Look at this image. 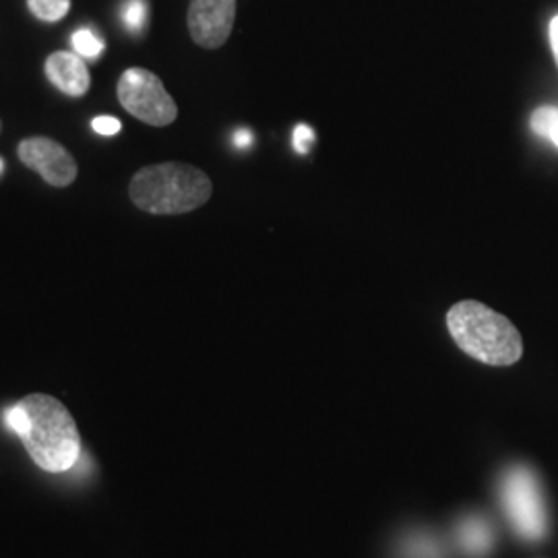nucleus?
Wrapping results in <instances>:
<instances>
[{
    "instance_id": "obj_9",
    "label": "nucleus",
    "mask_w": 558,
    "mask_h": 558,
    "mask_svg": "<svg viewBox=\"0 0 558 558\" xmlns=\"http://www.w3.org/2000/svg\"><path fill=\"white\" fill-rule=\"evenodd\" d=\"M459 542L463 546L465 553H470L472 557H482L493 548L495 534L493 527L486 519L468 518L458 530Z\"/></svg>"
},
{
    "instance_id": "obj_17",
    "label": "nucleus",
    "mask_w": 558,
    "mask_h": 558,
    "mask_svg": "<svg viewBox=\"0 0 558 558\" xmlns=\"http://www.w3.org/2000/svg\"><path fill=\"white\" fill-rule=\"evenodd\" d=\"M251 141H253V135H251V131H246V129H242V131H236V133H234V143H236L239 147H246V145H251Z\"/></svg>"
},
{
    "instance_id": "obj_15",
    "label": "nucleus",
    "mask_w": 558,
    "mask_h": 558,
    "mask_svg": "<svg viewBox=\"0 0 558 558\" xmlns=\"http://www.w3.org/2000/svg\"><path fill=\"white\" fill-rule=\"evenodd\" d=\"M92 126H94L96 133H100L104 137H112V135L120 133V126H122V124H120V120L114 119V117H98V119H94Z\"/></svg>"
},
{
    "instance_id": "obj_1",
    "label": "nucleus",
    "mask_w": 558,
    "mask_h": 558,
    "mask_svg": "<svg viewBox=\"0 0 558 558\" xmlns=\"http://www.w3.org/2000/svg\"><path fill=\"white\" fill-rule=\"evenodd\" d=\"M7 422L44 472L64 474L80 461V428L59 399L29 393L7 412Z\"/></svg>"
},
{
    "instance_id": "obj_10",
    "label": "nucleus",
    "mask_w": 558,
    "mask_h": 558,
    "mask_svg": "<svg viewBox=\"0 0 558 558\" xmlns=\"http://www.w3.org/2000/svg\"><path fill=\"white\" fill-rule=\"evenodd\" d=\"M27 7L34 17L44 23H57L69 15L71 0H27Z\"/></svg>"
},
{
    "instance_id": "obj_2",
    "label": "nucleus",
    "mask_w": 558,
    "mask_h": 558,
    "mask_svg": "<svg viewBox=\"0 0 558 558\" xmlns=\"http://www.w3.org/2000/svg\"><path fill=\"white\" fill-rule=\"evenodd\" d=\"M211 179L191 163L163 161L141 168L129 184V195L141 211L154 216H180L211 199Z\"/></svg>"
},
{
    "instance_id": "obj_3",
    "label": "nucleus",
    "mask_w": 558,
    "mask_h": 558,
    "mask_svg": "<svg viewBox=\"0 0 558 558\" xmlns=\"http://www.w3.org/2000/svg\"><path fill=\"white\" fill-rule=\"evenodd\" d=\"M447 327L461 352L490 366H511L523 354L518 327L490 306L461 300L447 313Z\"/></svg>"
},
{
    "instance_id": "obj_6",
    "label": "nucleus",
    "mask_w": 558,
    "mask_h": 558,
    "mask_svg": "<svg viewBox=\"0 0 558 558\" xmlns=\"http://www.w3.org/2000/svg\"><path fill=\"white\" fill-rule=\"evenodd\" d=\"M17 156L27 168L36 170L41 179L57 189L73 184L80 174L73 154L64 145H60L59 141L50 137H29L21 141Z\"/></svg>"
},
{
    "instance_id": "obj_12",
    "label": "nucleus",
    "mask_w": 558,
    "mask_h": 558,
    "mask_svg": "<svg viewBox=\"0 0 558 558\" xmlns=\"http://www.w3.org/2000/svg\"><path fill=\"white\" fill-rule=\"evenodd\" d=\"M147 17H149V9L145 0H129L122 9V20L133 32H141L147 23Z\"/></svg>"
},
{
    "instance_id": "obj_18",
    "label": "nucleus",
    "mask_w": 558,
    "mask_h": 558,
    "mask_svg": "<svg viewBox=\"0 0 558 558\" xmlns=\"http://www.w3.org/2000/svg\"><path fill=\"white\" fill-rule=\"evenodd\" d=\"M548 140L553 141V143L558 147V122L555 124V129L550 131V137H548Z\"/></svg>"
},
{
    "instance_id": "obj_16",
    "label": "nucleus",
    "mask_w": 558,
    "mask_h": 558,
    "mask_svg": "<svg viewBox=\"0 0 558 558\" xmlns=\"http://www.w3.org/2000/svg\"><path fill=\"white\" fill-rule=\"evenodd\" d=\"M550 46H553V52H555L558 64V17H555L550 23Z\"/></svg>"
},
{
    "instance_id": "obj_4",
    "label": "nucleus",
    "mask_w": 558,
    "mask_h": 558,
    "mask_svg": "<svg viewBox=\"0 0 558 558\" xmlns=\"http://www.w3.org/2000/svg\"><path fill=\"white\" fill-rule=\"evenodd\" d=\"M500 502L521 538L539 539L548 532L546 500L536 474L525 465H513L500 480Z\"/></svg>"
},
{
    "instance_id": "obj_8",
    "label": "nucleus",
    "mask_w": 558,
    "mask_h": 558,
    "mask_svg": "<svg viewBox=\"0 0 558 558\" xmlns=\"http://www.w3.org/2000/svg\"><path fill=\"white\" fill-rule=\"evenodd\" d=\"M46 77L64 96L81 98L89 92L92 75L77 52H54L46 59Z\"/></svg>"
},
{
    "instance_id": "obj_5",
    "label": "nucleus",
    "mask_w": 558,
    "mask_h": 558,
    "mask_svg": "<svg viewBox=\"0 0 558 558\" xmlns=\"http://www.w3.org/2000/svg\"><path fill=\"white\" fill-rule=\"evenodd\" d=\"M120 106L149 126H168L179 117V106L160 77L147 69H126L117 87Z\"/></svg>"
},
{
    "instance_id": "obj_13",
    "label": "nucleus",
    "mask_w": 558,
    "mask_h": 558,
    "mask_svg": "<svg viewBox=\"0 0 558 558\" xmlns=\"http://www.w3.org/2000/svg\"><path fill=\"white\" fill-rule=\"evenodd\" d=\"M557 108L544 106V108H538V110L534 112V117H532V131H534L536 135H539V137L548 140V137H550V131L555 129V124H557Z\"/></svg>"
},
{
    "instance_id": "obj_19",
    "label": "nucleus",
    "mask_w": 558,
    "mask_h": 558,
    "mask_svg": "<svg viewBox=\"0 0 558 558\" xmlns=\"http://www.w3.org/2000/svg\"><path fill=\"white\" fill-rule=\"evenodd\" d=\"M0 170H2V160H0Z\"/></svg>"
},
{
    "instance_id": "obj_14",
    "label": "nucleus",
    "mask_w": 558,
    "mask_h": 558,
    "mask_svg": "<svg viewBox=\"0 0 558 558\" xmlns=\"http://www.w3.org/2000/svg\"><path fill=\"white\" fill-rule=\"evenodd\" d=\"M315 143V131L308 124H299L294 129V149L299 154H308Z\"/></svg>"
},
{
    "instance_id": "obj_11",
    "label": "nucleus",
    "mask_w": 558,
    "mask_h": 558,
    "mask_svg": "<svg viewBox=\"0 0 558 558\" xmlns=\"http://www.w3.org/2000/svg\"><path fill=\"white\" fill-rule=\"evenodd\" d=\"M71 44H73L75 52L83 59H96V57H100L101 50H104V41L92 29H77L73 34Z\"/></svg>"
},
{
    "instance_id": "obj_7",
    "label": "nucleus",
    "mask_w": 558,
    "mask_h": 558,
    "mask_svg": "<svg viewBox=\"0 0 558 558\" xmlns=\"http://www.w3.org/2000/svg\"><path fill=\"white\" fill-rule=\"evenodd\" d=\"M234 20L236 0H191L189 32L201 48H221L234 29Z\"/></svg>"
}]
</instances>
